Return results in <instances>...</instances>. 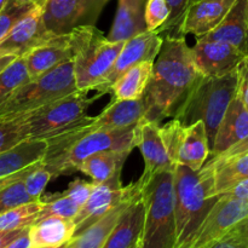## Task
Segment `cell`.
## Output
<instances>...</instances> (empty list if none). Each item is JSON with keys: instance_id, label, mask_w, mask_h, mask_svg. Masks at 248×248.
Here are the masks:
<instances>
[{"instance_id": "49", "label": "cell", "mask_w": 248, "mask_h": 248, "mask_svg": "<svg viewBox=\"0 0 248 248\" xmlns=\"http://www.w3.org/2000/svg\"><path fill=\"white\" fill-rule=\"evenodd\" d=\"M17 4H21V5H36V4H40L43 2L44 0H15Z\"/></svg>"}, {"instance_id": "4", "label": "cell", "mask_w": 248, "mask_h": 248, "mask_svg": "<svg viewBox=\"0 0 248 248\" xmlns=\"http://www.w3.org/2000/svg\"><path fill=\"white\" fill-rule=\"evenodd\" d=\"M237 91V69L223 77L201 75L179 104L173 119L183 126L202 121L212 149L218 126Z\"/></svg>"}, {"instance_id": "33", "label": "cell", "mask_w": 248, "mask_h": 248, "mask_svg": "<svg viewBox=\"0 0 248 248\" xmlns=\"http://www.w3.org/2000/svg\"><path fill=\"white\" fill-rule=\"evenodd\" d=\"M51 179H52V174L43 164V160L34 162L31 165L28 173L24 177L23 184L26 186L27 193L33 199V201L40 200L46 186H47Z\"/></svg>"}, {"instance_id": "1", "label": "cell", "mask_w": 248, "mask_h": 248, "mask_svg": "<svg viewBox=\"0 0 248 248\" xmlns=\"http://www.w3.org/2000/svg\"><path fill=\"white\" fill-rule=\"evenodd\" d=\"M201 75L186 36L167 34L154 61L152 78L144 93L149 104L148 119L160 123L173 116Z\"/></svg>"}, {"instance_id": "5", "label": "cell", "mask_w": 248, "mask_h": 248, "mask_svg": "<svg viewBox=\"0 0 248 248\" xmlns=\"http://www.w3.org/2000/svg\"><path fill=\"white\" fill-rule=\"evenodd\" d=\"M136 183L144 205L140 248H174V171H161Z\"/></svg>"}, {"instance_id": "52", "label": "cell", "mask_w": 248, "mask_h": 248, "mask_svg": "<svg viewBox=\"0 0 248 248\" xmlns=\"http://www.w3.org/2000/svg\"><path fill=\"white\" fill-rule=\"evenodd\" d=\"M196 1H199V0H191V4H193V2H196ZM190 4V5H191Z\"/></svg>"}, {"instance_id": "38", "label": "cell", "mask_w": 248, "mask_h": 248, "mask_svg": "<svg viewBox=\"0 0 248 248\" xmlns=\"http://www.w3.org/2000/svg\"><path fill=\"white\" fill-rule=\"evenodd\" d=\"M166 2L170 10V16L156 31L160 34L162 31H166L171 35H177V31L186 16V10L190 6L191 0H166Z\"/></svg>"}, {"instance_id": "31", "label": "cell", "mask_w": 248, "mask_h": 248, "mask_svg": "<svg viewBox=\"0 0 248 248\" xmlns=\"http://www.w3.org/2000/svg\"><path fill=\"white\" fill-rule=\"evenodd\" d=\"M43 202L39 219L46 217H61L67 219H74L80 211V206L75 203L70 198H68L64 193L46 194L40 198Z\"/></svg>"}, {"instance_id": "26", "label": "cell", "mask_w": 248, "mask_h": 248, "mask_svg": "<svg viewBox=\"0 0 248 248\" xmlns=\"http://www.w3.org/2000/svg\"><path fill=\"white\" fill-rule=\"evenodd\" d=\"M131 152L128 150H107L92 154L82 160L78 172H82L96 183L101 184L115 177H121L124 165Z\"/></svg>"}, {"instance_id": "20", "label": "cell", "mask_w": 248, "mask_h": 248, "mask_svg": "<svg viewBox=\"0 0 248 248\" xmlns=\"http://www.w3.org/2000/svg\"><path fill=\"white\" fill-rule=\"evenodd\" d=\"M140 194V188L136 183V189L133 193H131L127 198L118 203L115 207L111 208L107 215L99 218L94 223H92L90 227L82 230L79 234L74 235L69 241L65 244V248H102L106 244L107 239L113 232L115 225L118 224L119 219L125 212L131 202L135 200Z\"/></svg>"}, {"instance_id": "21", "label": "cell", "mask_w": 248, "mask_h": 248, "mask_svg": "<svg viewBox=\"0 0 248 248\" xmlns=\"http://www.w3.org/2000/svg\"><path fill=\"white\" fill-rule=\"evenodd\" d=\"M200 38L217 40L234 46L248 56V15L247 0H236L222 22Z\"/></svg>"}, {"instance_id": "51", "label": "cell", "mask_w": 248, "mask_h": 248, "mask_svg": "<svg viewBox=\"0 0 248 248\" xmlns=\"http://www.w3.org/2000/svg\"><path fill=\"white\" fill-rule=\"evenodd\" d=\"M47 248H65V244L61 245V246H57V247H47Z\"/></svg>"}, {"instance_id": "17", "label": "cell", "mask_w": 248, "mask_h": 248, "mask_svg": "<svg viewBox=\"0 0 248 248\" xmlns=\"http://www.w3.org/2000/svg\"><path fill=\"white\" fill-rule=\"evenodd\" d=\"M31 79L40 77L67 61L73 60L69 34L53 35L22 56Z\"/></svg>"}, {"instance_id": "42", "label": "cell", "mask_w": 248, "mask_h": 248, "mask_svg": "<svg viewBox=\"0 0 248 248\" xmlns=\"http://www.w3.org/2000/svg\"><path fill=\"white\" fill-rule=\"evenodd\" d=\"M237 94L248 109V56L237 65Z\"/></svg>"}, {"instance_id": "12", "label": "cell", "mask_w": 248, "mask_h": 248, "mask_svg": "<svg viewBox=\"0 0 248 248\" xmlns=\"http://www.w3.org/2000/svg\"><path fill=\"white\" fill-rule=\"evenodd\" d=\"M136 189V183L124 186L121 184V177H115L108 182L98 184L86 202L81 206L79 213L74 218L75 232L79 234L87 227L103 217L120 201L127 198Z\"/></svg>"}, {"instance_id": "45", "label": "cell", "mask_w": 248, "mask_h": 248, "mask_svg": "<svg viewBox=\"0 0 248 248\" xmlns=\"http://www.w3.org/2000/svg\"><path fill=\"white\" fill-rule=\"evenodd\" d=\"M245 153H248V137L245 138L244 140L239 142L237 144H235L234 147H232L230 149H228L227 152L222 153V154L217 155V156L212 157H228V156H235V155L245 154Z\"/></svg>"}, {"instance_id": "53", "label": "cell", "mask_w": 248, "mask_h": 248, "mask_svg": "<svg viewBox=\"0 0 248 248\" xmlns=\"http://www.w3.org/2000/svg\"><path fill=\"white\" fill-rule=\"evenodd\" d=\"M247 15H248V0H247Z\"/></svg>"}, {"instance_id": "7", "label": "cell", "mask_w": 248, "mask_h": 248, "mask_svg": "<svg viewBox=\"0 0 248 248\" xmlns=\"http://www.w3.org/2000/svg\"><path fill=\"white\" fill-rule=\"evenodd\" d=\"M87 93L77 90L10 121L18 124L26 140H47L89 120L87 109L99 96Z\"/></svg>"}, {"instance_id": "39", "label": "cell", "mask_w": 248, "mask_h": 248, "mask_svg": "<svg viewBox=\"0 0 248 248\" xmlns=\"http://www.w3.org/2000/svg\"><path fill=\"white\" fill-rule=\"evenodd\" d=\"M98 186V183L96 182H86L84 179L77 178L74 179L73 182H70L68 188L65 189L63 193L68 196V198L72 199L75 203L80 206L84 205L85 202L87 201V199L90 198V195L92 194V191L96 189V186Z\"/></svg>"}, {"instance_id": "37", "label": "cell", "mask_w": 248, "mask_h": 248, "mask_svg": "<svg viewBox=\"0 0 248 248\" xmlns=\"http://www.w3.org/2000/svg\"><path fill=\"white\" fill-rule=\"evenodd\" d=\"M170 10L166 0H147L144 7V21L147 31H155L167 21Z\"/></svg>"}, {"instance_id": "34", "label": "cell", "mask_w": 248, "mask_h": 248, "mask_svg": "<svg viewBox=\"0 0 248 248\" xmlns=\"http://www.w3.org/2000/svg\"><path fill=\"white\" fill-rule=\"evenodd\" d=\"M162 140H164L165 148L167 155L174 167L178 166V154L181 148L182 138H183L184 126L176 119H172L164 126H160Z\"/></svg>"}, {"instance_id": "15", "label": "cell", "mask_w": 248, "mask_h": 248, "mask_svg": "<svg viewBox=\"0 0 248 248\" xmlns=\"http://www.w3.org/2000/svg\"><path fill=\"white\" fill-rule=\"evenodd\" d=\"M196 67L206 77H223L237 69L245 56L234 46L205 38L196 39L193 46Z\"/></svg>"}, {"instance_id": "8", "label": "cell", "mask_w": 248, "mask_h": 248, "mask_svg": "<svg viewBox=\"0 0 248 248\" xmlns=\"http://www.w3.org/2000/svg\"><path fill=\"white\" fill-rule=\"evenodd\" d=\"M73 61H67L52 70L17 87L0 103V121H10L34 109L77 91Z\"/></svg>"}, {"instance_id": "32", "label": "cell", "mask_w": 248, "mask_h": 248, "mask_svg": "<svg viewBox=\"0 0 248 248\" xmlns=\"http://www.w3.org/2000/svg\"><path fill=\"white\" fill-rule=\"evenodd\" d=\"M28 80H31V78L27 72L23 58H16L4 72L0 73V103Z\"/></svg>"}, {"instance_id": "3", "label": "cell", "mask_w": 248, "mask_h": 248, "mask_svg": "<svg viewBox=\"0 0 248 248\" xmlns=\"http://www.w3.org/2000/svg\"><path fill=\"white\" fill-rule=\"evenodd\" d=\"M219 196L215 190L213 167L208 161L199 171L186 166L174 170V248H188Z\"/></svg>"}, {"instance_id": "40", "label": "cell", "mask_w": 248, "mask_h": 248, "mask_svg": "<svg viewBox=\"0 0 248 248\" xmlns=\"http://www.w3.org/2000/svg\"><path fill=\"white\" fill-rule=\"evenodd\" d=\"M24 140L26 138L16 121H0V153Z\"/></svg>"}, {"instance_id": "13", "label": "cell", "mask_w": 248, "mask_h": 248, "mask_svg": "<svg viewBox=\"0 0 248 248\" xmlns=\"http://www.w3.org/2000/svg\"><path fill=\"white\" fill-rule=\"evenodd\" d=\"M135 145L142 153L144 171L138 182H145L161 171H174L165 148L160 123L144 118L135 127Z\"/></svg>"}, {"instance_id": "35", "label": "cell", "mask_w": 248, "mask_h": 248, "mask_svg": "<svg viewBox=\"0 0 248 248\" xmlns=\"http://www.w3.org/2000/svg\"><path fill=\"white\" fill-rule=\"evenodd\" d=\"M29 202L34 201L27 193L23 181H17L0 188V213Z\"/></svg>"}, {"instance_id": "22", "label": "cell", "mask_w": 248, "mask_h": 248, "mask_svg": "<svg viewBox=\"0 0 248 248\" xmlns=\"http://www.w3.org/2000/svg\"><path fill=\"white\" fill-rule=\"evenodd\" d=\"M144 223V205L137 198L128 205L102 248H136L140 245Z\"/></svg>"}, {"instance_id": "28", "label": "cell", "mask_w": 248, "mask_h": 248, "mask_svg": "<svg viewBox=\"0 0 248 248\" xmlns=\"http://www.w3.org/2000/svg\"><path fill=\"white\" fill-rule=\"evenodd\" d=\"M213 167L215 190L218 196L248 178V153L228 157H211Z\"/></svg>"}, {"instance_id": "14", "label": "cell", "mask_w": 248, "mask_h": 248, "mask_svg": "<svg viewBox=\"0 0 248 248\" xmlns=\"http://www.w3.org/2000/svg\"><path fill=\"white\" fill-rule=\"evenodd\" d=\"M43 22V7L36 4L17 21L6 36L0 41V51L22 57L28 51L50 39Z\"/></svg>"}, {"instance_id": "41", "label": "cell", "mask_w": 248, "mask_h": 248, "mask_svg": "<svg viewBox=\"0 0 248 248\" xmlns=\"http://www.w3.org/2000/svg\"><path fill=\"white\" fill-rule=\"evenodd\" d=\"M206 248H246V246H245L241 234L237 229V225H235L222 239L213 242L212 245Z\"/></svg>"}, {"instance_id": "19", "label": "cell", "mask_w": 248, "mask_h": 248, "mask_svg": "<svg viewBox=\"0 0 248 248\" xmlns=\"http://www.w3.org/2000/svg\"><path fill=\"white\" fill-rule=\"evenodd\" d=\"M246 137H248V109L236 92L218 126L211 157L227 152Z\"/></svg>"}, {"instance_id": "27", "label": "cell", "mask_w": 248, "mask_h": 248, "mask_svg": "<svg viewBox=\"0 0 248 248\" xmlns=\"http://www.w3.org/2000/svg\"><path fill=\"white\" fill-rule=\"evenodd\" d=\"M46 148L45 140H24L0 153V179L43 160Z\"/></svg>"}, {"instance_id": "10", "label": "cell", "mask_w": 248, "mask_h": 248, "mask_svg": "<svg viewBox=\"0 0 248 248\" xmlns=\"http://www.w3.org/2000/svg\"><path fill=\"white\" fill-rule=\"evenodd\" d=\"M248 216V200L223 194L206 216L188 248H206Z\"/></svg>"}, {"instance_id": "18", "label": "cell", "mask_w": 248, "mask_h": 248, "mask_svg": "<svg viewBox=\"0 0 248 248\" xmlns=\"http://www.w3.org/2000/svg\"><path fill=\"white\" fill-rule=\"evenodd\" d=\"M149 116V104L145 96L138 99H113L99 115L93 116L89 128H119L135 126Z\"/></svg>"}, {"instance_id": "2", "label": "cell", "mask_w": 248, "mask_h": 248, "mask_svg": "<svg viewBox=\"0 0 248 248\" xmlns=\"http://www.w3.org/2000/svg\"><path fill=\"white\" fill-rule=\"evenodd\" d=\"M93 116L65 132L47 138V148L43 164L52 178L78 172L82 160L92 154L107 150H128L135 145V126L119 128H99L91 131L89 124Z\"/></svg>"}, {"instance_id": "50", "label": "cell", "mask_w": 248, "mask_h": 248, "mask_svg": "<svg viewBox=\"0 0 248 248\" xmlns=\"http://www.w3.org/2000/svg\"><path fill=\"white\" fill-rule=\"evenodd\" d=\"M7 1H9V0H0V11H1V10L4 9L5 5L7 4Z\"/></svg>"}, {"instance_id": "25", "label": "cell", "mask_w": 248, "mask_h": 248, "mask_svg": "<svg viewBox=\"0 0 248 248\" xmlns=\"http://www.w3.org/2000/svg\"><path fill=\"white\" fill-rule=\"evenodd\" d=\"M73 219L61 217H46L29 227L31 248L57 247L64 245L74 236Z\"/></svg>"}, {"instance_id": "47", "label": "cell", "mask_w": 248, "mask_h": 248, "mask_svg": "<svg viewBox=\"0 0 248 248\" xmlns=\"http://www.w3.org/2000/svg\"><path fill=\"white\" fill-rule=\"evenodd\" d=\"M16 58L18 57H16L15 55H11V53H5L0 51V73L4 72Z\"/></svg>"}, {"instance_id": "6", "label": "cell", "mask_w": 248, "mask_h": 248, "mask_svg": "<svg viewBox=\"0 0 248 248\" xmlns=\"http://www.w3.org/2000/svg\"><path fill=\"white\" fill-rule=\"evenodd\" d=\"M68 34L78 90H94L115 62L125 41H109L96 26L79 27Z\"/></svg>"}, {"instance_id": "44", "label": "cell", "mask_w": 248, "mask_h": 248, "mask_svg": "<svg viewBox=\"0 0 248 248\" xmlns=\"http://www.w3.org/2000/svg\"><path fill=\"white\" fill-rule=\"evenodd\" d=\"M225 194L232 196V198L241 199V200H248V178L240 182L239 184H236L234 188H232Z\"/></svg>"}, {"instance_id": "30", "label": "cell", "mask_w": 248, "mask_h": 248, "mask_svg": "<svg viewBox=\"0 0 248 248\" xmlns=\"http://www.w3.org/2000/svg\"><path fill=\"white\" fill-rule=\"evenodd\" d=\"M43 202L40 200L24 203L0 213V230H23L38 220Z\"/></svg>"}, {"instance_id": "36", "label": "cell", "mask_w": 248, "mask_h": 248, "mask_svg": "<svg viewBox=\"0 0 248 248\" xmlns=\"http://www.w3.org/2000/svg\"><path fill=\"white\" fill-rule=\"evenodd\" d=\"M34 5L17 4L15 0H9L4 9L0 11V41L9 34L12 27L23 17Z\"/></svg>"}, {"instance_id": "11", "label": "cell", "mask_w": 248, "mask_h": 248, "mask_svg": "<svg viewBox=\"0 0 248 248\" xmlns=\"http://www.w3.org/2000/svg\"><path fill=\"white\" fill-rule=\"evenodd\" d=\"M162 40L164 38L156 31H145L126 40L115 62L113 63L109 72L104 75L103 79L99 81V84L94 87L93 91H96L98 96L110 93L113 84L126 70L145 61L154 62L161 48Z\"/></svg>"}, {"instance_id": "54", "label": "cell", "mask_w": 248, "mask_h": 248, "mask_svg": "<svg viewBox=\"0 0 248 248\" xmlns=\"http://www.w3.org/2000/svg\"><path fill=\"white\" fill-rule=\"evenodd\" d=\"M136 248H140V245H138V246H137V247H136Z\"/></svg>"}, {"instance_id": "29", "label": "cell", "mask_w": 248, "mask_h": 248, "mask_svg": "<svg viewBox=\"0 0 248 248\" xmlns=\"http://www.w3.org/2000/svg\"><path fill=\"white\" fill-rule=\"evenodd\" d=\"M153 61H145L126 70L111 86L113 99H138L144 96L153 74Z\"/></svg>"}, {"instance_id": "46", "label": "cell", "mask_w": 248, "mask_h": 248, "mask_svg": "<svg viewBox=\"0 0 248 248\" xmlns=\"http://www.w3.org/2000/svg\"><path fill=\"white\" fill-rule=\"evenodd\" d=\"M23 230H11V232L0 230V248H4L9 242H11L15 237L18 236Z\"/></svg>"}, {"instance_id": "48", "label": "cell", "mask_w": 248, "mask_h": 248, "mask_svg": "<svg viewBox=\"0 0 248 248\" xmlns=\"http://www.w3.org/2000/svg\"><path fill=\"white\" fill-rule=\"evenodd\" d=\"M237 229H239L240 234H241L242 240H244V244L246 248H248V216L246 218L241 220V222L237 223Z\"/></svg>"}, {"instance_id": "16", "label": "cell", "mask_w": 248, "mask_h": 248, "mask_svg": "<svg viewBox=\"0 0 248 248\" xmlns=\"http://www.w3.org/2000/svg\"><path fill=\"white\" fill-rule=\"evenodd\" d=\"M236 0H199L188 7L177 35L193 34L196 39L215 29Z\"/></svg>"}, {"instance_id": "9", "label": "cell", "mask_w": 248, "mask_h": 248, "mask_svg": "<svg viewBox=\"0 0 248 248\" xmlns=\"http://www.w3.org/2000/svg\"><path fill=\"white\" fill-rule=\"evenodd\" d=\"M109 0H44L43 22L50 35H62L79 27L96 26Z\"/></svg>"}, {"instance_id": "24", "label": "cell", "mask_w": 248, "mask_h": 248, "mask_svg": "<svg viewBox=\"0 0 248 248\" xmlns=\"http://www.w3.org/2000/svg\"><path fill=\"white\" fill-rule=\"evenodd\" d=\"M211 155L207 132L202 121L184 126L183 138L178 154V165L199 171Z\"/></svg>"}, {"instance_id": "43", "label": "cell", "mask_w": 248, "mask_h": 248, "mask_svg": "<svg viewBox=\"0 0 248 248\" xmlns=\"http://www.w3.org/2000/svg\"><path fill=\"white\" fill-rule=\"evenodd\" d=\"M4 248H31V237H29V228L24 229L18 236L15 237Z\"/></svg>"}, {"instance_id": "23", "label": "cell", "mask_w": 248, "mask_h": 248, "mask_svg": "<svg viewBox=\"0 0 248 248\" xmlns=\"http://www.w3.org/2000/svg\"><path fill=\"white\" fill-rule=\"evenodd\" d=\"M147 0H118L115 18L107 35L109 41H126L147 31L144 7Z\"/></svg>"}]
</instances>
